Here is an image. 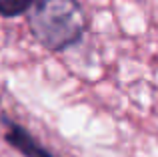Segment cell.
Wrapping results in <instances>:
<instances>
[{
  "instance_id": "obj_1",
  "label": "cell",
  "mask_w": 158,
  "mask_h": 157,
  "mask_svg": "<svg viewBox=\"0 0 158 157\" xmlns=\"http://www.w3.org/2000/svg\"><path fill=\"white\" fill-rule=\"evenodd\" d=\"M34 40L50 52H62L82 40L86 16L78 0H38L28 10Z\"/></svg>"
},
{
  "instance_id": "obj_2",
  "label": "cell",
  "mask_w": 158,
  "mask_h": 157,
  "mask_svg": "<svg viewBox=\"0 0 158 157\" xmlns=\"http://www.w3.org/2000/svg\"><path fill=\"white\" fill-rule=\"evenodd\" d=\"M2 123L6 125V133L4 139L10 147H14L18 153H22L24 157H54L48 149H44L28 129H24L22 125H18L16 121H10L8 117L2 115Z\"/></svg>"
},
{
  "instance_id": "obj_3",
  "label": "cell",
  "mask_w": 158,
  "mask_h": 157,
  "mask_svg": "<svg viewBox=\"0 0 158 157\" xmlns=\"http://www.w3.org/2000/svg\"><path fill=\"white\" fill-rule=\"evenodd\" d=\"M38 0H0V16L2 18H16L30 10Z\"/></svg>"
}]
</instances>
